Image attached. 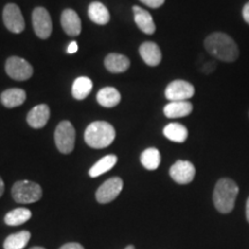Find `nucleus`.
Segmentation results:
<instances>
[{
    "instance_id": "obj_1",
    "label": "nucleus",
    "mask_w": 249,
    "mask_h": 249,
    "mask_svg": "<svg viewBox=\"0 0 249 249\" xmlns=\"http://www.w3.org/2000/svg\"><path fill=\"white\" fill-rule=\"evenodd\" d=\"M204 48L218 60L233 62L239 58V48L232 37L224 33H213L205 38Z\"/></svg>"
},
{
    "instance_id": "obj_2",
    "label": "nucleus",
    "mask_w": 249,
    "mask_h": 249,
    "mask_svg": "<svg viewBox=\"0 0 249 249\" xmlns=\"http://www.w3.org/2000/svg\"><path fill=\"white\" fill-rule=\"evenodd\" d=\"M239 187L232 179L224 178L218 180L213 191V204L222 213H230L235 204Z\"/></svg>"
},
{
    "instance_id": "obj_3",
    "label": "nucleus",
    "mask_w": 249,
    "mask_h": 249,
    "mask_svg": "<svg viewBox=\"0 0 249 249\" xmlns=\"http://www.w3.org/2000/svg\"><path fill=\"white\" fill-rule=\"evenodd\" d=\"M116 139V130L107 121H95L87 127L85 141L89 147L95 149L107 148Z\"/></svg>"
},
{
    "instance_id": "obj_4",
    "label": "nucleus",
    "mask_w": 249,
    "mask_h": 249,
    "mask_svg": "<svg viewBox=\"0 0 249 249\" xmlns=\"http://www.w3.org/2000/svg\"><path fill=\"white\" fill-rule=\"evenodd\" d=\"M43 195L42 187L38 183L22 180L18 181L12 187V196L18 203L29 204L40 200Z\"/></svg>"
},
{
    "instance_id": "obj_5",
    "label": "nucleus",
    "mask_w": 249,
    "mask_h": 249,
    "mask_svg": "<svg viewBox=\"0 0 249 249\" xmlns=\"http://www.w3.org/2000/svg\"><path fill=\"white\" fill-rule=\"evenodd\" d=\"M54 141L61 154H71L75 145V129L70 121H61L54 133Z\"/></svg>"
},
{
    "instance_id": "obj_6",
    "label": "nucleus",
    "mask_w": 249,
    "mask_h": 249,
    "mask_svg": "<svg viewBox=\"0 0 249 249\" xmlns=\"http://www.w3.org/2000/svg\"><path fill=\"white\" fill-rule=\"evenodd\" d=\"M5 70L11 79L17 81H26L33 76V66L20 57H9L6 61Z\"/></svg>"
},
{
    "instance_id": "obj_7",
    "label": "nucleus",
    "mask_w": 249,
    "mask_h": 249,
    "mask_svg": "<svg viewBox=\"0 0 249 249\" xmlns=\"http://www.w3.org/2000/svg\"><path fill=\"white\" fill-rule=\"evenodd\" d=\"M2 20L7 29L13 34H20L24 30L26 23L21 9L15 4H7L2 11Z\"/></svg>"
},
{
    "instance_id": "obj_8",
    "label": "nucleus",
    "mask_w": 249,
    "mask_h": 249,
    "mask_svg": "<svg viewBox=\"0 0 249 249\" xmlns=\"http://www.w3.org/2000/svg\"><path fill=\"white\" fill-rule=\"evenodd\" d=\"M195 93L194 86L183 80H176L171 82L165 89V97L171 102L187 101Z\"/></svg>"
},
{
    "instance_id": "obj_9",
    "label": "nucleus",
    "mask_w": 249,
    "mask_h": 249,
    "mask_svg": "<svg viewBox=\"0 0 249 249\" xmlns=\"http://www.w3.org/2000/svg\"><path fill=\"white\" fill-rule=\"evenodd\" d=\"M123 180L118 178V177L108 179L97 189V192H96V200L102 204L110 203V202L116 200L118 197V195L123 191Z\"/></svg>"
},
{
    "instance_id": "obj_10",
    "label": "nucleus",
    "mask_w": 249,
    "mask_h": 249,
    "mask_svg": "<svg viewBox=\"0 0 249 249\" xmlns=\"http://www.w3.org/2000/svg\"><path fill=\"white\" fill-rule=\"evenodd\" d=\"M33 27L36 35L42 39L49 38L52 33V21L44 7H36L33 12Z\"/></svg>"
},
{
    "instance_id": "obj_11",
    "label": "nucleus",
    "mask_w": 249,
    "mask_h": 249,
    "mask_svg": "<svg viewBox=\"0 0 249 249\" xmlns=\"http://www.w3.org/2000/svg\"><path fill=\"white\" fill-rule=\"evenodd\" d=\"M170 176L174 181L180 185L192 182L195 177V167L191 161L178 160L170 169Z\"/></svg>"
},
{
    "instance_id": "obj_12",
    "label": "nucleus",
    "mask_w": 249,
    "mask_h": 249,
    "mask_svg": "<svg viewBox=\"0 0 249 249\" xmlns=\"http://www.w3.org/2000/svg\"><path fill=\"white\" fill-rule=\"evenodd\" d=\"M61 27L65 33L70 36H79L82 30V24H81V18L75 11L67 8L62 12L61 14Z\"/></svg>"
},
{
    "instance_id": "obj_13",
    "label": "nucleus",
    "mask_w": 249,
    "mask_h": 249,
    "mask_svg": "<svg viewBox=\"0 0 249 249\" xmlns=\"http://www.w3.org/2000/svg\"><path fill=\"white\" fill-rule=\"evenodd\" d=\"M50 119V108L48 105L39 104L33 107L27 116V123L33 128H43Z\"/></svg>"
},
{
    "instance_id": "obj_14",
    "label": "nucleus",
    "mask_w": 249,
    "mask_h": 249,
    "mask_svg": "<svg viewBox=\"0 0 249 249\" xmlns=\"http://www.w3.org/2000/svg\"><path fill=\"white\" fill-rule=\"evenodd\" d=\"M133 12L134 21L138 24L140 30L147 34V35H152L156 31V24L151 14L148 11H145V9L139 7V6H134Z\"/></svg>"
},
{
    "instance_id": "obj_15",
    "label": "nucleus",
    "mask_w": 249,
    "mask_h": 249,
    "mask_svg": "<svg viewBox=\"0 0 249 249\" xmlns=\"http://www.w3.org/2000/svg\"><path fill=\"white\" fill-rule=\"evenodd\" d=\"M140 54L149 66H158L161 61V51L156 43L144 42L140 46Z\"/></svg>"
},
{
    "instance_id": "obj_16",
    "label": "nucleus",
    "mask_w": 249,
    "mask_h": 249,
    "mask_svg": "<svg viewBox=\"0 0 249 249\" xmlns=\"http://www.w3.org/2000/svg\"><path fill=\"white\" fill-rule=\"evenodd\" d=\"M27 93L23 89L20 88H12L5 90L0 96V101L5 107L13 108L22 105L26 102Z\"/></svg>"
},
{
    "instance_id": "obj_17",
    "label": "nucleus",
    "mask_w": 249,
    "mask_h": 249,
    "mask_svg": "<svg viewBox=\"0 0 249 249\" xmlns=\"http://www.w3.org/2000/svg\"><path fill=\"white\" fill-rule=\"evenodd\" d=\"M193 111L192 103L188 101H179V102H170L169 104L165 105L164 114L165 117L176 119V118H183L189 116Z\"/></svg>"
},
{
    "instance_id": "obj_18",
    "label": "nucleus",
    "mask_w": 249,
    "mask_h": 249,
    "mask_svg": "<svg viewBox=\"0 0 249 249\" xmlns=\"http://www.w3.org/2000/svg\"><path fill=\"white\" fill-rule=\"evenodd\" d=\"M105 67L111 73H124L130 66L129 59L124 54L110 53L105 58Z\"/></svg>"
},
{
    "instance_id": "obj_19",
    "label": "nucleus",
    "mask_w": 249,
    "mask_h": 249,
    "mask_svg": "<svg viewBox=\"0 0 249 249\" xmlns=\"http://www.w3.org/2000/svg\"><path fill=\"white\" fill-rule=\"evenodd\" d=\"M88 15L93 23L101 24V26H104L110 21V12L107 6L99 1H93L89 5Z\"/></svg>"
},
{
    "instance_id": "obj_20",
    "label": "nucleus",
    "mask_w": 249,
    "mask_h": 249,
    "mask_svg": "<svg viewBox=\"0 0 249 249\" xmlns=\"http://www.w3.org/2000/svg\"><path fill=\"white\" fill-rule=\"evenodd\" d=\"M120 92L116 88L105 87L97 93V102L103 107H114L120 103Z\"/></svg>"
},
{
    "instance_id": "obj_21",
    "label": "nucleus",
    "mask_w": 249,
    "mask_h": 249,
    "mask_svg": "<svg viewBox=\"0 0 249 249\" xmlns=\"http://www.w3.org/2000/svg\"><path fill=\"white\" fill-rule=\"evenodd\" d=\"M165 138L176 143H183L188 138V129L181 124H169L163 130Z\"/></svg>"
},
{
    "instance_id": "obj_22",
    "label": "nucleus",
    "mask_w": 249,
    "mask_h": 249,
    "mask_svg": "<svg viewBox=\"0 0 249 249\" xmlns=\"http://www.w3.org/2000/svg\"><path fill=\"white\" fill-rule=\"evenodd\" d=\"M92 90V82L89 77L81 76L74 81L73 87H71V93L73 97L77 99V101H82Z\"/></svg>"
},
{
    "instance_id": "obj_23",
    "label": "nucleus",
    "mask_w": 249,
    "mask_h": 249,
    "mask_svg": "<svg viewBox=\"0 0 249 249\" xmlns=\"http://www.w3.org/2000/svg\"><path fill=\"white\" fill-rule=\"evenodd\" d=\"M118 158L116 155H107L105 157H103L102 160H99L91 169L89 170V176L91 178H96V177L102 176L107 171H110L114 165L117 164Z\"/></svg>"
},
{
    "instance_id": "obj_24",
    "label": "nucleus",
    "mask_w": 249,
    "mask_h": 249,
    "mask_svg": "<svg viewBox=\"0 0 249 249\" xmlns=\"http://www.w3.org/2000/svg\"><path fill=\"white\" fill-rule=\"evenodd\" d=\"M31 218V211L26 208H18L5 216V223L9 226H18L28 222Z\"/></svg>"
},
{
    "instance_id": "obj_25",
    "label": "nucleus",
    "mask_w": 249,
    "mask_h": 249,
    "mask_svg": "<svg viewBox=\"0 0 249 249\" xmlns=\"http://www.w3.org/2000/svg\"><path fill=\"white\" fill-rule=\"evenodd\" d=\"M30 232L21 231L14 233L6 238L4 242V249H23L30 240Z\"/></svg>"
},
{
    "instance_id": "obj_26",
    "label": "nucleus",
    "mask_w": 249,
    "mask_h": 249,
    "mask_svg": "<svg viewBox=\"0 0 249 249\" xmlns=\"http://www.w3.org/2000/svg\"><path fill=\"white\" fill-rule=\"evenodd\" d=\"M141 163L145 169L149 171H154L158 169L160 164V154L158 149L148 148L142 152Z\"/></svg>"
},
{
    "instance_id": "obj_27",
    "label": "nucleus",
    "mask_w": 249,
    "mask_h": 249,
    "mask_svg": "<svg viewBox=\"0 0 249 249\" xmlns=\"http://www.w3.org/2000/svg\"><path fill=\"white\" fill-rule=\"evenodd\" d=\"M140 1L150 8H160L165 2V0H140Z\"/></svg>"
},
{
    "instance_id": "obj_28",
    "label": "nucleus",
    "mask_w": 249,
    "mask_h": 249,
    "mask_svg": "<svg viewBox=\"0 0 249 249\" xmlns=\"http://www.w3.org/2000/svg\"><path fill=\"white\" fill-rule=\"evenodd\" d=\"M214 68H216V64L214 62H207V64L204 65L203 68H202V71L205 74H209V73H213Z\"/></svg>"
},
{
    "instance_id": "obj_29",
    "label": "nucleus",
    "mask_w": 249,
    "mask_h": 249,
    "mask_svg": "<svg viewBox=\"0 0 249 249\" xmlns=\"http://www.w3.org/2000/svg\"><path fill=\"white\" fill-rule=\"evenodd\" d=\"M59 249H85V248H83L80 244H76V242H70V244L64 245Z\"/></svg>"
},
{
    "instance_id": "obj_30",
    "label": "nucleus",
    "mask_w": 249,
    "mask_h": 249,
    "mask_svg": "<svg viewBox=\"0 0 249 249\" xmlns=\"http://www.w3.org/2000/svg\"><path fill=\"white\" fill-rule=\"evenodd\" d=\"M77 49H79V46H77V43L76 42H71V44L68 45L67 48V53L70 54H73L77 52Z\"/></svg>"
},
{
    "instance_id": "obj_31",
    "label": "nucleus",
    "mask_w": 249,
    "mask_h": 249,
    "mask_svg": "<svg viewBox=\"0 0 249 249\" xmlns=\"http://www.w3.org/2000/svg\"><path fill=\"white\" fill-rule=\"evenodd\" d=\"M242 17H244V20L249 24V2H247L244 6V9H242Z\"/></svg>"
},
{
    "instance_id": "obj_32",
    "label": "nucleus",
    "mask_w": 249,
    "mask_h": 249,
    "mask_svg": "<svg viewBox=\"0 0 249 249\" xmlns=\"http://www.w3.org/2000/svg\"><path fill=\"white\" fill-rule=\"evenodd\" d=\"M246 218H247V222L249 223V197L246 202Z\"/></svg>"
},
{
    "instance_id": "obj_33",
    "label": "nucleus",
    "mask_w": 249,
    "mask_h": 249,
    "mask_svg": "<svg viewBox=\"0 0 249 249\" xmlns=\"http://www.w3.org/2000/svg\"><path fill=\"white\" fill-rule=\"evenodd\" d=\"M4 191H5V185H4V181H2V179L0 178V197H1L2 194H4Z\"/></svg>"
},
{
    "instance_id": "obj_34",
    "label": "nucleus",
    "mask_w": 249,
    "mask_h": 249,
    "mask_svg": "<svg viewBox=\"0 0 249 249\" xmlns=\"http://www.w3.org/2000/svg\"><path fill=\"white\" fill-rule=\"evenodd\" d=\"M30 249H45V248H43V247H33V248H30Z\"/></svg>"
},
{
    "instance_id": "obj_35",
    "label": "nucleus",
    "mask_w": 249,
    "mask_h": 249,
    "mask_svg": "<svg viewBox=\"0 0 249 249\" xmlns=\"http://www.w3.org/2000/svg\"><path fill=\"white\" fill-rule=\"evenodd\" d=\"M124 249H134V246H128V247L124 248Z\"/></svg>"
}]
</instances>
